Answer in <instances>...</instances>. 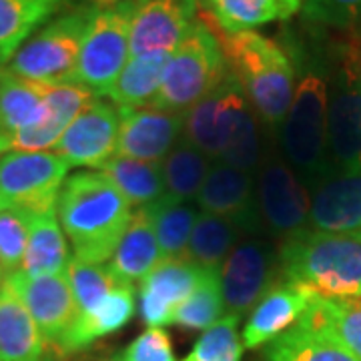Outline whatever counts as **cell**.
<instances>
[{
    "instance_id": "cell-12",
    "label": "cell",
    "mask_w": 361,
    "mask_h": 361,
    "mask_svg": "<svg viewBox=\"0 0 361 361\" xmlns=\"http://www.w3.org/2000/svg\"><path fill=\"white\" fill-rule=\"evenodd\" d=\"M4 283L25 303L47 343L59 348L68 327L77 319V303L68 283V275L32 277L25 271H13L4 277Z\"/></svg>"
},
{
    "instance_id": "cell-38",
    "label": "cell",
    "mask_w": 361,
    "mask_h": 361,
    "mask_svg": "<svg viewBox=\"0 0 361 361\" xmlns=\"http://www.w3.org/2000/svg\"><path fill=\"white\" fill-rule=\"evenodd\" d=\"M237 315H225L197 339L183 361H241L243 345L237 336Z\"/></svg>"
},
{
    "instance_id": "cell-11",
    "label": "cell",
    "mask_w": 361,
    "mask_h": 361,
    "mask_svg": "<svg viewBox=\"0 0 361 361\" xmlns=\"http://www.w3.org/2000/svg\"><path fill=\"white\" fill-rule=\"evenodd\" d=\"M247 109L245 90L229 73L209 97L189 109L185 116V139L203 155L221 159Z\"/></svg>"
},
{
    "instance_id": "cell-20",
    "label": "cell",
    "mask_w": 361,
    "mask_h": 361,
    "mask_svg": "<svg viewBox=\"0 0 361 361\" xmlns=\"http://www.w3.org/2000/svg\"><path fill=\"white\" fill-rule=\"evenodd\" d=\"M315 297L305 285L291 281L273 285L251 311L243 329V345L255 349L291 329L307 313Z\"/></svg>"
},
{
    "instance_id": "cell-31",
    "label": "cell",
    "mask_w": 361,
    "mask_h": 361,
    "mask_svg": "<svg viewBox=\"0 0 361 361\" xmlns=\"http://www.w3.org/2000/svg\"><path fill=\"white\" fill-rule=\"evenodd\" d=\"M265 361H360L325 334L297 323L269 341Z\"/></svg>"
},
{
    "instance_id": "cell-17",
    "label": "cell",
    "mask_w": 361,
    "mask_h": 361,
    "mask_svg": "<svg viewBox=\"0 0 361 361\" xmlns=\"http://www.w3.org/2000/svg\"><path fill=\"white\" fill-rule=\"evenodd\" d=\"M273 259L267 247L247 241L233 247L221 267V289L225 307L233 315H243L255 307L273 287Z\"/></svg>"
},
{
    "instance_id": "cell-25",
    "label": "cell",
    "mask_w": 361,
    "mask_h": 361,
    "mask_svg": "<svg viewBox=\"0 0 361 361\" xmlns=\"http://www.w3.org/2000/svg\"><path fill=\"white\" fill-rule=\"evenodd\" d=\"M68 263H71V253H68L65 233L56 219V211L44 215H30L28 243H26L20 271L32 277L59 275V273H66Z\"/></svg>"
},
{
    "instance_id": "cell-5",
    "label": "cell",
    "mask_w": 361,
    "mask_h": 361,
    "mask_svg": "<svg viewBox=\"0 0 361 361\" xmlns=\"http://www.w3.org/2000/svg\"><path fill=\"white\" fill-rule=\"evenodd\" d=\"M227 61L213 28L197 20L191 32L169 54L161 87L149 106L185 113L201 103L227 78Z\"/></svg>"
},
{
    "instance_id": "cell-24",
    "label": "cell",
    "mask_w": 361,
    "mask_h": 361,
    "mask_svg": "<svg viewBox=\"0 0 361 361\" xmlns=\"http://www.w3.org/2000/svg\"><path fill=\"white\" fill-rule=\"evenodd\" d=\"M73 0H0V66Z\"/></svg>"
},
{
    "instance_id": "cell-3",
    "label": "cell",
    "mask_w": 361,
    "mask_h": 361,
    "mask_svg": "<svg viewBox=\"0 0 361 361\" xmlns=\"http://www.w3.org/2000/svg\"><path fill=\"white\" fill-rule=\"evenodd\" d=\"M285 281L305 285L331 301H361V239L299 229L285 237L279 253Z\"/></svg>"
},
{
    "instance_id": "cell-41",
    "label": "cell",
    "mask_w": 361,
    "mask_h": 361,
    "mask_svg": "<svg viewBox=\"0 0 361 361\" xmlns=\"http://www.w3.org/2000/svg\"><path fill=\"white\" fill-rule=\"evenodd\" d=\"M118 361H175L169 334L163 327H149L145 334L133 339L129 348L123 349Z\"/></svg>"
},
{
    "instance_id": "cell-42",
    "label": "cell",
    "mask_w": 361,
    "mask_h": 361,
    "mask_svg": "<svg viewBox=\"0 0 361 361\" xmlns=\"http://www.w3.org/2000/svg\"><path fill=\"white\" fill-rule=\"evenodd\" d=\"M4 75H6V68L0 66V85H2V80H4Z\"/></svg>"
},
{
    "instance_id": "cell-22",
    "label": "cell",
    "mask_w": 361,
    "mask_h": 361,
    "mask_svg": "<svg viewBox=\"0 0 361 361\" xmlns=\"http://www.w3.org/2000/svg\"><path fill=\"white\" fill-rule=\"evenodd\" d=\"M135 313V287L116 283L115 289L89 313H78L77 319L61 339L59 349L65 353L89 348L92 341L111 336L125 327Z\"/></svg>"
},
{
    "instance_id": "cell-18",
    "label": "cell",
    "mask_w": 361,
    "mask_h": 361,
    "mask_svg": "<svg viewBox=\"0 0 361 361\" xmlns=\"http://www.w3.org/2000/svg\"><path fill=\"white\" fill-rule=\"evenodd\" d=\"M197 203L207 213L233 221L237 227L257 229L259 203L253 193L251 173L217 161L207 173Z\"/></svg>"
},
{
    "instance_id": "cell-4",
    "label": "cell",
    "mask_w": 361,
    "mask_h": 361,
    "mask_svg": "<svg viewBox=\"0 0 361 361\" xmlns=\"http://www.w3.org/2000/svg\"><path fill=\"white\" fill-rule=\"evenodd\" d=\"M217 39L227 71L239 80L257 115L269 125L283 123L297 85L295 65L287 47L255 30L225 32Z\"/></svg>"
},
{
    "instance_id": "cell-7",
    "label": "cell",
    "mask_w": 361,
    "mask_h": 361,
    "mask_svg": "<svg viewBox=\"0 0 361 361\" xmlns=\"http://www.w3.org/2000/svg\"><path fill=\"white\" fill-rule=\"evenodd\" d=\"M329 75L327 147L334 173H361V51L334 44Z\"/></svg>"
},
{
    "instance_id": "cell-9",
    "label": "cell",
    "mask_w": 361,
    "mask_h": 361,
    "mask_svg": "<svg viewBox=\"0 0 361 361\" xmlns=\"http://www.w3.org/2000/svg\"><path fill=\"white\" fill-rule=\"evenodd\" d=\"M68 163L59 153H6L0 157V209L11 207L26 215L56 211Z\"/></svg>"
},
{
    "instance_id": "cell-15",
    "label": "cell",
    "mask_w": 361,
    "mask_h": 361,
    "mask_svg": "<svg viewBox=\"0 0 361 361\" xmlns=\"http://www.w3.org/2000/svg\"><path fill=\"white\" fill-rule=\"evenodd\" d=\"M207 269L189 259L161 261L139 283V313L149 327H165L183 301L193 295Z\"/></svg>"
},
{
    "instance_id": "cell-27",
    "label": "cell",
    "mask_w": 361,
    "mask_h": 361,
    "mask_svg": "<svg viewBox=\"0 0 361 361\" xmlns=\"http://www.w3.org/2000/svg\"><path fill=\"white\" fill-rule=\"evenodd\" d=\"M213 20L223 32H245L301 11L303 0H207Z\"/></svg>"
},
{
    "instance_id": "cell-35",
    "label": "cell",
    "mask_w": 361,
    "mask_h": 361,
    "mask_svg": "<svg viewBox=\"0 0 361 361\" xmlns=\"http://www.w3.org/2000/svg\"><path fill=\"white\" fill-rule=\"evenodd\" d=\"M225 307V299H223V289H221V269L219 267H211L207 269L205 277L201 279V283L197 285L193 295L187 301H183L179 310L173 315V323L180 325L185 329H203L207 331L209 327H213L219 322Z\"/></svg>"
},
{
    "instance_id": "cell-44",
    "label": "cell",
    "mask_w": 361,
    "mask_h": 361,
    "mask_svg": "<svg viewBox=\"0 0 361 361\" xmlns=\"http://www.w3.org/2000/svg\"><path fill=\"white\" fill-rule=\"evenodd\" d=\"M103 361H118L116 357H109V360H103Z\"/></svg>"
},
{
    "instance_id": "cell-28",
    "label": "cell",
    "mask_w": 361,
    "mask_h": 361,
    "mask_svg": "<svg viewBox=\"0 0 361 361\" xmlns=\"http://www.w3.org/2000/svg\"><path fill=\"white\" fill-rule=\"evenodd\" d=\"M299 323L336 339L361 361V301H331L317 295Z\"/></svg>"
},
{
    "instance_id": "cell-8",
    "label": "cell",
    "mask_w": 361,
    "mask_h": 361,
    "mask_svg": "<svg viewBox=\"0 0 361 361\" xmlns=\"http://www.w3.org/2000/svg\"><path fill=\"white\" fill-rule=\"evenodd\" d=\"M133 0H97L71 85L104 97L129 59Z\"/></svg>"
},
{
    "instance_id": "cell-6",
    "label": "cell",
    "mask_w": 361,
    "mask_h": 361,
    "mask_svg": "<svg viewBox=\"0 0 361 361\" xmlns=\"http://www.w3.org/2000/svg\"><path fill=\"white\" fill-rule=\"evenodd\" d=\"M94 6L97 0H87L49 20L14 52L8 71L16 77L44 85L73 82Z\"/></svg>"
},
{
    "instance_id": "cell-45",
    "label": "cell",
    "mask_w": 361,
    "mask_h": 361,
    "mask_svg": "<svg viewBox=\"0 0 361 361\" xmlns=\"http://www.w3.org/2000/svg\"><path fill=\"white\" fill-rule=\"evenodd\" d=\"M203 2H205V4H207V0H203Z\"/></svg>"
},
{
    "instance_id": "cell-36",
    "label": "cell",
    "mask_w": 361,
    "mask_h": 361,
    "mask_svg": "<svg viewBox=\"0 0 361 361\" xmlns=\"http://www.w3.org/2000/svg\"><path fill=\"white\" fill-rule=\"evenodd\" d=\"M301 13L310 25L336 30L361 51V0H303Z\"/></svg>"
},
{
    "instance_id": "cell-13",
    "label": "cell",
    "mask_w": 361,
    "mask_h": 361,
    "mask_svg": "<svg viewBox=\"0 0 361 361\" xmlns=\"http://www.w3.org/2000/svg\"><path fill=\"white\" fill-rule=\"evenodd\" d=\"M121 115L109 101L94 99L68 125L54 145V153L65 159L68 167L103 169L116 153Z\"/></svg>"
},
{
    "instance_id": "cell-30",
    "label": "cell",
    "mask_w": 361,
    "mask_h": 361,
    "mask_svg": "<svg viewBox=\"0 0 361 361\" xmlns=\"http://www.w3.org/2000/svg\"><path fill=\"white\" fill-rule=\"evenodd\" d=\"M104 175L113 180L116 189L130 203V207L153 205L167 195L161 163H145L127 157H113L103 165Z\"/></svg>"
},
{
    "instance_id": "cell-40",
    "label": "cell",
    "mask_w": 361,
    "mask_h": 361,
    "mask_svg": "<svg viewBox=\"0 0 361 361\" xmlns=\"http://www.w3.org/2000/svg\"><path fill=\"white\" fill-rule=\"evenodd\" d=\"M259 151H261V145H259L257 121L253 113L247 109L233 130L231 141L227 145L225 153L221 155V161L227 163L229 167L251 173L259 165Z\"/></svg>"
},
{
    "instance_id": "cell-32",
    "label": "cell",
    "mask_w": 361,
    "mask_h": 361,
    "mask_svg": "<svg viewBox=\"0 0 361 361\" xmlns=\"http://www.w3.org/2000/svg\"><path fill=\"white\" fill-rule=\"evenodd\" d=\"M149 209L163 261L187 259L189 239L193 233L195 221L199 217L197 209L189 201H179L171 195H165L163 199L155 201L153 205H149Z\"/></svg>"
},
{
    "instance_id": "cell-37",
    "label": "cell",
    "mask_w": 361,
    "mask_h": 361,
    "mask_svg": "<svg viewBox=\"0 0 361 361\" xmlns=\"http://www.w3.org/2000/svg\"><path fill=\"white\" fill-rule=\"evenodd\" d=\"M66 275L78 313H89L90 310H94L118 283L106 263H87L77 257H71Z\"/></svg>"
},
{
    "instance_id": "cell-39",
    "label": "cell",
    "mask_w": 361,
    "mask_h": 361,
    "mask_svg": "<svg viewBox=\"0 0 361 361\" xmlns=\"http://www.w3.org/2000/svg\"><path fill=\"white\" fill-rule=\"evenodd\" d=\"M28 229L30 215L11 207L0 209V267L6 275L23 267Z\"/></svg>"
},
{
    "instance_id": "cell-10",
    "label": "cell",
    "mask_w": 361,
    "mask_h": 361,
    "mask_svg": "<svg viewBox=\"0 0 361 361\" xmlns=\"http://www.w3.org/2000/svg\"><path fill=\"white\" fill-rule=\"evenodd\" d=\"M197 0H133L129 56L171 54L197 23Z\"/></svg>"
},
{
    "instance_id": "cell-33",
    "label": "cell",
    "mask_w": 361,
    "mask_h": 361,
    "mask_svg": "<svg viewBox=\"0 0 361 361\" xmlns=\"http://www.w3.org/2000/svg\"><path fill=\"white\" fill-rule=\"evenodd\" d=\"M237 231L239 227L233 221L203 211L195 221L187 247V259L205 269L219 267L235 247Z\"/></svg>"
},
{
    "instance_id": "cell-26",
    "label": "cell",
    "mask_w": 361,
    "mask_h": 361,
    "mask_svg": "<svg viewBox=\"0 0 361 361\" xmlns=\"http://www.w3.org/2000/svg\"><path fill=\"white\" fill-rule=\"evenodd\" d=\"M44 94V82L26 80L6 71L0 85V137L42 123L49 116Z\"/></svg>"
},
{
    "instance_id": "cell-1",
    "label": "cell",
    "mask_w": 361,
    "mask_h": 361,
    "mask_svg": "<svg viewBox=\"0 0 361 361\" xmlns=\"http://www.w3.org/2000/svg\"><path fill=\"white\" fill-rule=\"evenodd\" d=\"M297 71V85L283 121V147L291 169L310 183H322L334 173L327 147L331 49L313 42L287 47Z\"/></svg>"
},
{
    "instance_id": "cell-23",
    "label": "cell",
    "mask_w": 361,
    "mask_h": 361,
    "mask_svg": "<svg viewBox=\"0 0 361 361\" xmlns=\"http://www.w3.org/2000/svg\"><path fill=\"white\" fill-rule=\"evenodd\" d=\"M0 361H51L39 325L6 283L0 287Z\"/></svg>"
},
{
    "instance_id": "cell-16",
    "label": "cell",
    "mask_w": 361,
    "mask_h": 361,
    "mask_svg": "<svg viewBox=\"0 0 361 361\" xmlns=\"http://www.w3.org/2000/svg\"><path fill=\"white\" fill-rule=\"evenodd\" d=\"M259 213L275 235H291L305 229L311 197L295 171L281 161H269L259 175Z\"/></svg>"
},
{
    "instance_id": "cell-21",
    "label": "cell",
    "mask_w": 361,
    "mask_h": 361,
    "mask_svg": "<svg viewBox=\"0 0 361 361\" xmlns=\"http://www.w3.org/2000/svg\"><path fill=\"white\" fill-rule=\"evenodd\" d=\"M163 261L161 247L157 241L155 225L149 205L141 207L133 213L129 227L118 241L111 261L106 263L118 283H135L155 269Z\"/></svg>"
},
{
    "instance_id": "cell-43",
    "label": "cell",
    "mask_w": 361,
    "mask_h": 361,
    "mask_svg": "<svg viewBox=\"0 0 361 361\" xmlns=\"http://www.w3.org/2000/svg\"><path fill=\"white\" fill-rule=\"evenodd\" d=\"M2 283H4V281H2V267H0V287H2Z\"/></svg>"
},
{
    "instance_id": "cell-14",
    "label": "cell",
    "mask_w": 361,
    "mask_h": 361,
    "mask_svg": "<svg viewBox=\"0 0 361 361\" xmlns=\"http://www.w3.org/2000/svg\"><path fill=\"white\" fill-rule=\"evenodd\" d=\"M118 115L121 129L115 155L145 163H163L185 129L183 113H169L153 106L118 109Z\"/></svg>"
},
{
    "instance_id": "cell-29",
    "label": "cell",
    "mask_w": 361,
    "mask_h": 361,
    "mask_svg": "<svg viewBox=\"0 0 361 361\" xmlns=\"http://www.w3.org/2000/svg\"><path fill=\"white\" fill-rule=\"evenodd\" d=\"M167 59L169 54L159 52L129 61L104 97L115 103L116 109H139L151 104L161 87Z\"/></svg>"
},
{
    "instance_id": "cell-2",
    "label": "cell",
    "mask_w": 361,
    "mask_h": 361,
    "mask_svg": "<svg viewBox=\"0 0 361 361\" xmlns=\"http://www.w3.org/2000/svg\"><path fill=\"white\" fill-rule=\"evenodd\" d=\"M56 213L73 243V257L106 263L129 227L130 203L103 171H78L66 177Z\"/></svg>"
},
{
    "instance_id": "cell-34",
    "label": "cell",
    "mask_w": 361,
    "mask_h": 361,
    "mask_svg": "<svg viewBox=\"0 0 361 361\" xmlns=\"http://www.w3.org/2000/svg\"><path fill=\"white\" fill-rule=\"evenodd\" d=\"M161 167H163L167 195L179 201H191V199H197V195L201 191L211 163L207 155H203L197 147H193L183 137L173 147L167 159L161 163Z\"/></svg>"
},
{
    "instance_id": "cell-19",
    "label": "cell",
    "mask_w": 361,
    "mask_h": 361,
    "mask_svg": "<svg viewBox=\"0 0 361 361\" xmlns=\"http://www.w3.org/2000/svg\"><path fill=\"white\" fill-rule=\"evenodd\" d=\"M311 229L361 239V173H331L315 187Z\"/></svg>"
}]
</instances>
